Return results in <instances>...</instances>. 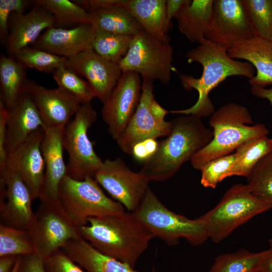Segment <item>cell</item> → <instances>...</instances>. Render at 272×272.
<instances>
[{"instance_id": "6da1fadb", "label": "cell", "mask_w": 272, "mask_h": 272, "mask_svg": "<svg viewBox=\"0 0 272 272\" xmlns=\"http://www.w3.org/2000/svg\"><path fill=\"white\" fill-rule=\"evenodd\" d=\"M185 56L188 63L197 62L202 67L199 78L188 75H180L182 87L189 91L196 90L198 99L191 107L169 111L171 113L208 117L215 111L214 105L209 98L213 89L229 77L240 76L250 79L255 75L252 64L231 58L227 49L207 39L188 51Z\"/></svg>"}, {"instance_id": "7a4b0ae2", "label": "cell", "mask_w": 272, "mask_h": 272, "mask_svg": "<svg viewBox=\"0 0 272 272\" xmlns=\"http://www.w3.org/2000/svg\"><path fill=\"white\" fill-rule=\"evenodd\" d=\"M79 231L82 238L100 253L133 268L154 238L132 213L125 211L91 218Z\"/></svg>"}, {"instance_id": "3957f363", "label": "cell", "mask_w": 272, "mask_h": 272, "mask_svg": "<svg viewBox=\"0 0 272 272\" xmlns=\"http://www.w3.org/2000/svg\"><path fill=\"white\" fill-rule=\"evenodd\" d=\"M171 122L170 133L159 142L157 151L140 171L149 181H163L172 177L213 138L212 129L197 116L184 115Z\"/></svg>"}, {"instance_id": "277c9868", "label": "cell", "mask_w": 272, "mask_h": 272, "mask_svg": "<svg viewBox=\"0 0 272 272\" xmlns=\"http://www.w3.org/2000/svg\"><path fill=\"white\" fill-rule=\"evenodd\" d=\"M252 123L248 109L238 103H228L215 111L209 121L213 138L192 157V167L200 170L208 162L233 153L245 142L267 136L269 131L264 124Z\"/></svg>"}, {"instance_id": "5b68a950", "label": "cell", "mask_w": 272, "mask_h": 272, "mask_svg": "<svg viewBox=\"0 0 272 272\" xmlns=\"http://www.w3.org/2000/svg\"><path fill=\"white\" fill-rule=\"evenodd\" d=\"M132 213L154 237L169 246L178 244L181 238L192 246H198L209 238L201 216L192 220L170 211L149 187Z\"/></svg>"}, {"instance_id": "8992f818", "label": "cell", "mask_w": 272, "mask_h": 272, "mask_svg": "<svg viewBox=\"0 0 272 272\" xmlns=\"http://www.w3.org/2000/svg\"><path fill=\"white\" fill-rule=\"evenodd\" d=\"M272 208L250 191L247 184L232 185L212 209L202 215L209 238L219 243L254 216Z\"/></svg>"}, {"instance_id": "52a82bcc", "label": "cell", "mask_w": 272, "mask_h": 272, "mask_svg": "<svg viewBox=\"0 0 272 272\" xmlns=\"http://www.w3.org/2000/svg\"><path fill=\"white\" fill-rule=\"evenodd\" d=\"M58 200L65 213L79 227L87 225L91 218L125 211L121 203L104 193L93 177L78 180L66 175L59 185Z\"/></svg>"}, {"instance_id": "ba28073f", "label": "cell", "mask_w": 272, "mask_h": 272, "mask_svg": "<svg viewBox=\"0 0 272 272\" xmlns=\"http://www.w3.org/2000/svg\"><path fill=\"white\" fill-rule=\"evenodd\" d=\"M96 119L97 113L91 102L83 103L65 126L63 145L69 158L67 175L74 179L94 177L103 163L88 136V130Z\"/></svg>"}, {"instance_id": "9c48e42d", "label": "cell", "mask_w": 272, "mask_h": 272, "mask_svg": "<svg viewBox=\"0 0 272 272\" xmlns=\"http://www.w3.org/2000/svg\"><path fill=\"white\" fill-rule=\"evenodd\" d=\"M170 38L161 39L143 30L134 35L126 55L118 63L122 71L137 73L143 80L168 84L174 70Z\"/></svg>"}, {"instance_id": "30bf717a", "label": "cell", "mask_w": 272, "mask_h": 272, "mask_svg": "<svg viewBox=\"0 0 272 272\" xmlns=\"http://www.w3.org/2000/svg\"><path fill=\"white\" fill-rule=\"evenodd\" d=\"M27 230L35 253L42 259L61 249L70 240L81 237L79 227L59 202L40 201Z\"/></svg>"}, {"instance_id": "8fae6325", "label": "cell", "mask_w": 272, "mask_h": 272, "mask_svg": "<svg viewBox=\"0 0 272 272\" xmlns=\"http://www.w3.org/2000/svg\"><path fill=\"white\" fill-rule=\"evenodd\" d=\"M153 83L143 80L138 105L126 128L115 140L125 153L130 154L133 146L141 141L167 137L171 130V122L165 120L169 111L155 100Z\"/></svg>"}, {"instance_id": "7c38bea8", "label": "cell", "mask_w": 272, "mask_h": 272, "mask_svg": "<svg viewBox=\"0 0 272 272\" xmlns=\"http://www.w3.org/2000/svg\"><path fill=\"white\" fill-rule=\"evenodd\" d=\"M94 178L115 201L131 213L149 187L147 178L140 171L130 170L120 158L103 161Z\"/></svg>"}, {"instance_id": "4fadbf2b", "label": "cell", "mask_w": 272, "mask_h": 272, "mask_svg": "<svg viewBox=\"0 0 272 272\" xmlns=\"http://www.w3.org/2000/svg\"><path fill=\"white\" fill-rule=\"evenodd\" d=\"M254 37L242 0H215L205 38L228 50Z\"/></svg>"}, {"instance_id": "5bb4252c", "label": "cell", "mask_w": 272, "mask_h": 272, "mask_svg": "<svg viewBox=\"0 0 272 272\" xmlns=\"http://www.w3.org/2000/svg\"><path fill=\"white\" fill-rule=\"evenodd\" d=\"M141 80L137 73H122L101 110L108 131L116 140L122 133L138 105L142 93Z\"/></svg>"}, {"instance_id": "9a60e30c", "label": "cell", "mask_w": 272, "mask_h": 272, "mask_svg": "<svg viewBox=\"0 0 272 272\" xmlns=\"http://www.w3.org/2000/svg\"><path fill=\"white\" fill-rule=\"evenodd\" d=\"M33 200L27 186L11 169L0 171L1 223L27 230L33 218Z\"/></svg>"}, {"instance_id": "2e32d148", "label": "cell", "mask_w": 272, "mask_h": 272, "mask_svg": "<svg viewBox=\"0 0 272 272\" xmlns=\"http://www.w3.org/2000/svg\"><path fill=\"white\" fill-rule=\"evenodd\" d=\"M43 135L44 129L41 128L8 153L5 167L23 180L33 200L39 198L44 176L45 163L41 150Z\"/></svg>"}, {"instance_id": "e0dca14e", "label": "cell", "mask_w": 272, "mask_h": 272, "mask_svg": "<svg viewBox=\"0 0 272 272\" xmlns=\"http://www.w3.org/2000/svg\"><path fill=\"white\" fill-rule=\"evenodd\" d=\"M65 66L85 77L96 97L103 104L117 84L122 71L118 63L109 61L90 47L66 59Z\"/></svg>"}, {"instance_id": "ac0fdd59", "label": "cell", "mask_w": 272, "mask_h": 272, "mask_svg": "<svg viewBox=\"0 0 272 272\" xmlns=\"http://www.w3.org/2000/svg\"><path fill=\"white\" fill-rule=\"evenodd\" d=\"M24 91L32 96L45 126H65L82 105L77 97L58 87L48 89L28 80Z\"/></svg>"}, {"instance_id": "d6986e66", "label": "cell", "mask_w": 272, "mask_h": 272, "mask_svg": "<svg viewBox=\"0 0 272 272\" xmlns=\"http://www.w3.org/2000/svg\"><path fill=\"white\" fill-rule=\"evenodd\" d=\"M65 126H45L41 150L45 163V173L39 196L40 201L59 202L58 190L67 175L63 158V135Z\"/></svg>"}, {"instance_id": "ffe728a7", "label": "cell", "mask_w": 272, "mask_h": 272, "mask_svg": "<svg viewBox=\"0 0 272 272\" xmlns=\"http://www.w3.org/2000/svg\"><path fill=\"white\" fill-rule=\"evenodd\" d=\"M24 13H13L9 21V36L5 44L7 55L13 57L18 51L35 42L48 28L54 27L52 15L36 4Z\"/></svg>"}, {"instance_id": "44dd1931", "label": "cell", "mask_w": 272, "mask_h": 272, "mask_svg": "<svg viewBox=\"0 0 272 272\" xmlns=\"http://www.w3.org/2000/svg\"><path fill=\"white\" fill-rule=\"evenodd\" d=\"M96 31L91 24L69 29L52 27L45 30L31 46L68 58L91 47Z\"/></svg>"}, {"instance_id": "7402d4cb", "label": "cell", "mask_w": 272, "mask_h": 272, "mask_svg": "<svg viewBox=\"0 0 272 272\" xmlns=\"http://www.w3.org/2000/svg\"><path fill=\"white\" fill-rule=\"evenodd\" d=\"M7 109L6 149L8 154L34 132L44 129L45 125L32 96L25 91Z\"/></svg>"}, {"instance_id": "603a6c76", "label": "cell", "mask_w": 272, "mask_h": 272, "mask_svg": "<svg viewBox=\"0 0 272 272\" xmlns=\"http://www.w3.org/2000/svg\"><path fill=\"white\" fill-rule=\"evenodd\" d=\"M233 59L250 63L256 73L249 83L251 87L266 88L272 85V42L258 37L241 42L228 50Z\"/></svg>"}, {"instance_id": "cb8c5ba5", "label": "cell", "mask_w": 272, "mask_h": 272, "mask_svg": "<svg viewBox=\"0 0 272 272\" xmlns=\"http://www.w3.org/2000/svg\"><path fill=\"white\" fill-rule=\"evenodd\" d=\"M61 249L86 272H138L128 264L100 253L81 237ZM151 272H156L153 268Z\"/></svg>"}, {"instance_id": "d4e9b609", "label": "cell", "mask_w": 272, "mask_h": 272, "mask_svg": "<svg viewBox=\"0 0 272 272\" xmlns=\"http://www.w3.org/2000/svg\"><path fill=\"white\" fill-rule=\"evenodd\" d=\"M214 0H193L175 17L179 31L190 41L198 44L205 39L210 28Z\"/></svg>"}, {"instance_id": "484cf974", "label": "cell", "mask_w": 272, "mask_h": 272, "mask_svg": "<svg viewBox=\"0 0 272 272\" xmlns=\"http://www.w3.org/2000/svg\"><path fill=\"white\" fill-rule=\"evenodd\" d=\"M120 6L127 10L147 33L163 39L170 38L165 32V0H121Z\"/></svg>"}, {"instance_id": "4316f807", "label": "cell", "mask_w": 272, "mask_h": 272, "mask_svg": "<svg viewBox=\"0 0 272 272\" xmlns=\"http://www.w3.org/2000/svg\"><path fill=\"white\" fill-rule=\"evenodd\" d=\"M120 4L89 12L91 24L96 29L125 35L134 36L144 30L130 13L120 6Z\"/></svg>"}, {"instance_id": "83f0119b", "label": "cell", "mask_w": 272, "mask_h": 272, "mask_svg": "<svg viewBox=\"0 0 272 272\" xmlns=\"http://www.w3.org/2000/svg\"><path fill=\"white\" fill-rule=\"evenodd\" d=\"M26 69L15 58L2 54L0 57V99L7 108L24 92L28 79Z\"/></svg>"}, {"instance_id": "f1b7e54d", "label": "cell", "mask_w": 272, "mask_h": 272, "mask_svg": "<svg viewBox=\"0 0 272 272\" xmlns=\"http://www.w3.org/2000/svg\"><path fill=\"white\" fill-rule=\"evenodd\" d=\"M267 249L253 252L240 249L233 252L220 254L214 260L209 271L211 272H260L268 257Z\"/></svg>"}, {"instance_id": "f546056e", "label": "cell", "mask_w": 272, "mask_h": 272, "mask_svg": "<svg viewBox=\"0 0 272 272\" xmlns=\"http://www.w3.org/2000/svg\"><path fill=\"white\" fill-rule=\"evenodd\" d=\"M272 152V139L263 136L247 141L234 152L235 161L229 177L240 176L246 177L257 162Z\"/></svg>"}, {"instance_id": "4dcf8cb0", "label": "cell", "mask_w": 272, "mask_h": 272, "mask_svg": "<svg viewBox=\"0 0 272 272\" xmlns=\"http://www.w3.org/2000/svg\"><path fill=\"white\" fill-rule=\"evenodd\" d=\"M52 15L54 27L72 28L83 24H91L90 13L75 2L69 0H35ZM92 25V24H91Z\"/></svg>"}, {"instance_id": "1f68e13d", "label": "cell", "mask_w": 272, "mask_h": 272, "mask_svg": "<svg viewBox=\"0 0 272 272\" xmlns=\"http://www.w3.org/2000/svg\"><path fill=\"white\" fill-rule=\"evenodd\" d=\"M133 36L96 29L91 47L96 53L103 58L119 63L127 53Z\"/></svg>"}, {"instance_id": "d6a6232c", "label": "cell", "mask_w": 272, "mask_h": 272, "mask_svg": "<svg viewBox=\"0 0 272 272\" xmlns=\"http://www.w3.org/2000/svg\"><path fill=\"white\" fill-rule=\"evenodd\" d=\"M35 253L27 230L0 223V256H24Z\"/></svg>"}, {"instance_id": "836d02e7", "label": "cell", "mask_w": 272, "mask_h": 272, "mask_svg": "<svg viewBox=\"0 0 272 272\" xmlns=\"http://www.w3.org/2000/svg\"><path fill=\"white\" fill-rule=\"evenodd\" d=\"M255 37L272 42V0H242Z\"/></svg>"}, {"instance_id": "e575fe53", "label": "cell", "mask_w": 272, "mask_h": 272, "mask_svg": "<svg viewBox=\"0 0 272 272\" xmlns=\"http://www.w3.org/2000/svg\"><path fill=\"white\" fill-rule=\"evenodd\" d=\"M246 178L251 192L272 204V152L262 158Z\"/></svg>"}, {"instance_id": "d590c367", "label": "cell", "mask_w": 272, "mask_h": 272, "mask_svg": "<svg viewBox=\"0 0 272 272\" xmlns=\"http://www.w3.org/2000/svg\"><path fill=\"white\" fill-rule=\"evenodd\" d=\"M26 68L53 73L56 69L65 66L66 58L43 50L28 46L18 51L14 56Z\"/></svg>"}, {"instance_id": "8d00e7d4", "label": "cell", "mask_w": 272, "mask_h": 272, "mask_svg": "<svg viewBox=\"0 0 272 272\" xmlns=\"http://www.w3.org/2000/svg\"><path fill=\"white\" fill-rule=\"evenodd\" d=\"M52 76L58 87L77 97L82 104L91 102L96 97L88 82L66 66L56 69Z\"/></svg>"}, {"instance_id": "74e56055", "label": "cell", "mask_w": 272, "mask_h": 272, "mask_svg": "<svg viewBox=\"0 0 272 272\" xmlns=\"http://www.w3.org/2000/svg\"><path fill=\"white\" fill-rule=\"evenodd\" d=\"M235 161L234 152L208 162L200 169L201 184L205 187L215 188L219 182L229 177Z\"/></svg>"}, {"instance_id": "f35d334b", "label": "cell", "mask_w": 272, "mask_h": 272, "mask_svg": "<svg viewBox=\"0 0 272 272\" xmlns=\"http://www.w3.org/2000/svg\"><path fill=\"white\" fill-rule=\"evenodd\" d=\"M33 1H0V40L5 45L9 36V21L12 13H24L25 10L32 7Z\"/></svg>"}, {"instance_id": "ab89813d", "label": "cell", "mask_w": 272, "mask_h": 272, "mask_svg": "<svg viewBox=\"0 0 272 272\" xmlns=\"http://www.w3.org/2000/svg\"><path fill=\"white\" fill-rule=\"evenodd\" d=\"M45 272H86L61 249L43 259Z\"/></svg>"}, {"instance_id": "60d3db41", "label": "cell", "mask_w": 272, "mask_h": 272, "mask_svg": "<svg viewBox=\"0 0 272 272\" xmlns=\"http://www.w3.org/2000/svg\"><path fill=\"white\" fill-rule=\"evenodd\" d=\"M159 142L156 139H147L134 145L130 154L135 160L145 163L155 154Z\"/></svg>"}, {"instance_id": "b9f144b4", "label": "cell", "mask_w": 272, "mask_h": 272, "mask_svg": "<svg viewBox=\"0 0 272 272\" xmlns=\"http://www.w3.org/2000/svg\"><path fill=\"white\" fill-rule=\"evenodd\" d=\"M8 109L0 99V171L7 163L8 152L6 149Z\"/></svg>"}, {"instance_id": "7bdbcfd3", "label": "cell", "mask_w": 272, "mask_h": 272, "mask_svg": "<svg viewBox=\"0 0 272 272\" xmlns=\"http://www.w3.org/2000/svg\"><path fill=\"white\" fill-rule=\"evenodd\" d=\"M17 272H45L43 259L36 253L20 256Z\"/></svg>"}, {"instance_id": "ee69618b", "label": "cell", "mask_w": 272, "mask_h": 272, "mask_svg": "<svg viewBox=\"0 0 272 272\" xmlns=\"http://www.w3.org/2000/svg\"><path fill=\"white\" fill-rule=\"evenodd\" d=\"M191 0H167L165 9V32L167 34L171 25V20Z\"/></svg>"}, {"instance_id": "f6af8a7d", "label": "cell", "mask_w": 272, "mask_h": 272, "mask_svg": "<svg viewBox=\"0 0 272 272\" xmlns=\"http://www.w3.org/2000/svg\"><path fill=\"white\" fill-rule=\"evenodd\" d=\"M19 256L15 255L0 256V272H11Z\"/></svg>"}, {"instance_id": "bcb514c9", "label": "cell", "mask_w": 272, "mask_h": 272, "mask_svg": "<svg viewBox=\"0 0 272 272\" xmlns=\"http://www.w3.org/2000/svg\"><path fill=\"white\" fill-rule=\"evenodd\" d=\"M250 91L253 95L260 98L267 100L272 105V87L267 88L259 87H251Z\"/></svg>"}, {"instance_id": "7dc6e473", "label": "cell", "mask_w": 272, "mask_h": 272, "mask_svg": "<svg viewBox=\"0 0 272 272\" xmlns=\"http://www.w3.org/2000/svg\"><path fill=\"white\" fill-rule=\"evenodd\" d=\"M268 242L269 254L264 261L260 272H272V238Z\"/></svg>"}, {"instance_id": "c3c4849f", "label": "cell", "mask_w": 272, "mask_h": 272, "mask_svg": "<svg viewBox=\"0 0 272 272\" xmlns=\"http://www.w3.org/2000/svg\"><path fill=\"white\" fill-rule=\"evenodd\" d=\"M20 256H19L18 257L17 261L15 265H14V267H13V268L11 272H17L18 266H19V263H20Z\"/></svg>"}, {"instance_id": "681fc988", "label": "cell", "mask_w": 272, "mask_h": 272, "mask_svg": "<svg viewBox=\"0 0 272 272\" xmlns=\"http://www.w3.org/2000/svg\"><path fill=\"white\" fill-rule=\"evenodd\" d=\"M209 272H211V271H209Z\"/></svg>"}]
</instances>
